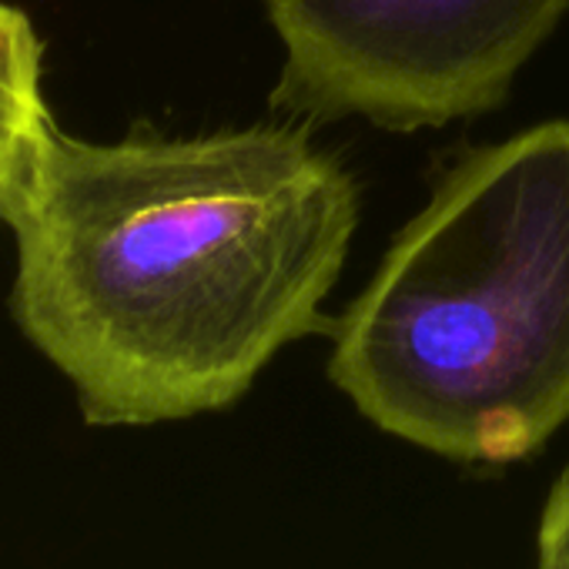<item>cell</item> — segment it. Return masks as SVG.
<instances>
[{
  "instance_id": "obj_5",
  "label": "cell",
  "mask_w": 569,
  "mask_h": 569,
  "mask_svg": "<svg viewBox=\"0 0 569 569\" xmlns=\"http://www.w3.org/2000/svg\"><path fill=\"white\" fill-rule=\"evenodd\" d=\"M536 569H569V466L552 482L539 516Z\"/></svg>"
},
{
  "instance_id": "obj_2",
  "label": "cell",
  "mask_w": 569,
  "mask_h": 569,
  "mask_svg": "<svg viewBox=\"0 0 569 569\" xmlns=\"http://www.w3.org/2000/svg\"><path fill=\"white\" fill-rule=\"evenodd\" d=\"M362 419L452 462L509 466L569 422V121L466 151L332 322Z\"/></svg>"
},
{
  "instance_id": "obj_1",
  "label": "cell",
  "mask_w": 569,
  "mask_h": 569,
  "mask_svg": "<svg viewBox=\"0 0 569 569\" xmlns=\"http://www.w3.org/2000/svg\"><path fill=\"white\" fill-rule=\"evenodd\" d=\"M4 221L11 316L88 426L231 409L326 299L359 228L352 171L306 128L48 134Z\"/></svg>"
},
{
  "instance_id": "obj_3",
  "label": "cell",
  "mask_w": 569,
  "mask_h": 569,
  "mask_svg": "<svg viewBox=\"0 0 569 569\" xmlns=\"http://www.w3.org/2000/svg\"><path fill=\"white\" fill-rule=\"evenodd\" d=\"M284 61L271 104L389 131L499 108L569 0H264Z\"/></svg>"
},
{
  "instance_id": "obj_4",
  "label": "cell",
  "mask_w": 569,
  "mask_h": 569,
  "mask_svg": "<svg viewBox=\"0 0 569 569\" xmlns=\"http://www.w3.org/2000/svg\"><path fill=\"white\" fill-rule=\"evenodd\" d=\"M54 128L44 94V41L18 4L0 0V218Z\"/></svg>"
}]
</instances>
